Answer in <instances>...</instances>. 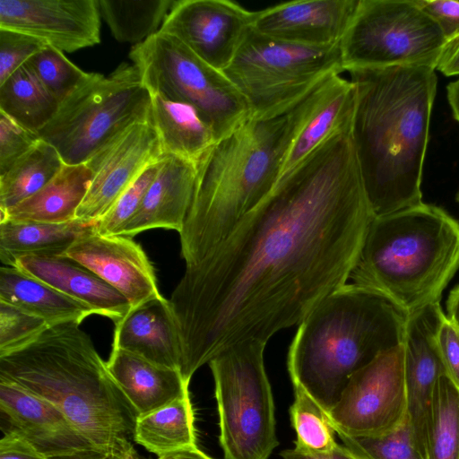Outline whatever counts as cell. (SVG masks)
Masks as SVG:
<instances>
[{
  "mask_svg": "<svg viewBox=\"0 0 459 459\" xmlns=\"http://www.w3.org/2000/svg\"><path fill=\"white\" fill-rule=\"evenodd\" d=\"M375 215L351 130L317 148L248 212L169 301L182 341L181 374L243 342L267 343L348 283Z\"/></svg>",
  "mask_w": 459,
  "mask_h": 459,
  "instance_id": "obj_1",
  "label": "cell"
},
{
  "mask_svg": "<svg viewBox=\"0 0 459 459\" xmlns=\"http://www.w3.org/2000/svg\"><path fill=\"white\" fill-rule=\"evenodd\" d=\"M436 71L428 66L348 71L356 90L351 137L375 217L423 203Z\"/></svg>",
  "mask_w": 459,
  "mask_h": 459,
  "instance_id": "obj_2",
  "label": "cell"
},
{
  "mask_svg": "<svg viewBox=\"0 0 459 459\" xmlns=\"http://www.w3.org/2000/svg\"><path fill=\"white\" fill-rule=\"evenodd\" d=\"M322 82L281 114L249 117L198 160L194 198L179 232L186 266L204 259L276 186L288 149Z\"/></svg>",
  "mask_w": 459,
  "mask_h": 459,
  "instance_id": "obj_3",
  "label": "cell"
},
{
  "mask_svg": "<svg viewBox=\"0 0 459 459\" xmlns=\"http://www.w3.org/2000/svg\"><path fill=\"white\" fill-rule=\"evenodd\" d=\"M78 322L50 325L0 356V377L55 405L100 452L133 437L136 414Z\"/></svg>",
  "mask_w": 459,
  "mask_h": 459,
  "instance_id": "obj_4",
  "label": "cell"
},
{
  "mask_svg": "<svg viewBox=\"0 0 459 459\" xmlns=\"http://www.w3.org/2000/svg\"><path fill=\"white\" fill-rule=\"evenodd\" d=\"M408 313L374 290L346 283L320 301L299 325L287 368L327 413L351 376L403 343Z\"/></svg>",
  "mask_w": 459,
  "mask_h": 459,
  "instance_id": "obj_5",
  "label": "cell"
},
{
  "mask_svg": "<svg viewBox=\"0 0 459 459\" xmlns=\"http://www.w3.org/2000/svg\"><path fill=\"white\" fill-rule=\"evenodd\" d=\"M459 269V222L421 203L374 217L351 282L386 296L408 315L440 302Z\"/></svg>",
  "mask_w": 459,
  "mask_h": 459,
  "instance_id": "obj_6",
  "label": "cell"
},
{
  "mask_svg": "<svg viewBox=\"0 0 459 459\" xmlns=\"http://www.w3.org/2000/svg\"><path fill=\"white\" fill-rule=\"evenodd\" d=\"M151 104L136 67L123 63L108 76L91 73L38 135L56 148L65 164L85 163L130 126L151 121Z\"/></svg>",
  "mask_w": 459,
  "mask_h": 459,
  "instance_id": "obj_7",
  "label": "cell"
},
{
  "mask_svg": "<svg viewBox=\"0 0 459 459\" xmlns=\"http://www.w3.org/2000/svg\"><path fill=\"white\" fill-rule=\"evenodd\" d=\"M342 72L340 44L299 45L264 36L253 29L223 70L255 118L287 111L326 78Z\"/></svg>",
  "mask_w": 459,
  "mask_h": 459,
  "instance_id": "obj_8",
  "label": "cell"
},
{
  "mask_svg": "<svg viewBox=\"0 0 459 459\" xmlns=\"http://www.w3.org/2000/svg\"><path fill=\"white\" fill-rule=\"evenodd\" d=\"M151 94L192 107L215 142L250 117L247 100L227 77L176 38L160 30L129 53Z\"/></svg>",
  "mask_w": 459,
  "mask_h": 459,
  "instance_id": "obj_9",
  "label": "cell"
},
{
  "mask_svg": "<svg viewBox=\"0 0 459 459\" xmlns=\"http://www.w3.org/2000/svg\"><path fill=\"white\" fill-rule=\"evenodd\" d=\"M265 345L239 342L208 363L224 459H269L278 446L273 397L264 362Z\"/></svg>",
  "mask_w": 459,
  "mask_h": 459,
  "instance_id": "obj_10",
  "label": "cell"
},
{
  "mask_svg": "<svg viewBox=\"0 0 459 459\" xmlns=\"http://www.w3.org/2000/svg\"><path fill=\"white\" fill-rule=\"evenodd\" d=\"M448 43L417 0H359L341 43L343 71L437 66Z\"/></svg>",
  "mask_w": 459,
  "mask_h": 459,
  "instance_id": "obj_11",
  "label": "cell"
},
{
  "mask_svg": "<svg viewBox=\"0 0 459 459\" xmlns=\"http://www.w3.org/2000/svg\"><path fill=\"white\" fill-rule=\"evenodd\" d=\"M327 414L335 431L348 436L380 435L400 426L407 417L403 343L355 372Z\"/></svg>",
  "mask_w": 459,
  "mask_h": 459,
  "instance_id": "obj_12",
  "label": "cell"
},
{
  "mask_svg": "<svg viewBox=\"0 0 459 459\" xmlns=\"http://www.w3.org/2000/svg\"><path fill=\"white\" fill-rule=\"evenodd\" d=\"M254 12L228 0L175 1L160 31L223 71L253 29Z\"/></svg>",
  "mask_w": 459,
  "mask_h": 459,
  "instance_id": "obj_13",
  "label": "cell"
},
{
  "mask_svg": "<svg viewBox=\"0 0 459 459\" xmlns=\"http://www.w3.org/2000/svg\"><path fill=\"white\" fill-rule=\"evenodd\" d=\"M162 156L151 121L130 126L85 162L92 178L75 219L96 223L135 178Z\"/></svg>",
  "mask_w": 459,
  "mask_h": 459,
  "instance_id": "obj_14",
  "label": "cell"
},
{
  "mask_svg": "<svg viewBox=\"0 0 459 459\" xmlns=\"http://www.w3.org/2000/svg\"><path fill=\"white\" fill-rule=\"evenodd\" d=\"M0 28L70 53L100 43V11L98 0H0Z\"/></svg>",
  "mask_w": 459,
  "mask_h": 459,
  "instance_id": "obj_15",
  "label": "cell"
},
{
  "mask_svg": "<svg viewBox=\"0 0 459 459\" xmlns=\"http://www.w3.org/2000/svg\"><path fill=\"white\" fill-rule=\"evenodd\" d=\"M445 315L440 302L410 314L403 341L407 419L425 457L436 385L440 376L446 374L437 342Z\"/></svg>",
  "mask_w": 459,
  "mask_h": 459,
  "instance_id": "obj_16",
  "label": "cell"
},
{
  "mask_svg": "<svg viewBox=\"0 0 459 459\" xmlns=\"http://www.w3.org/2000/svg\"><path fill=\"white\" fill-rule=\"evenodd\" d=\"M65 255L116 289L131 308L161 296L152 264L131 237L101 235L94 227L79 237Z\"/></svg>",
  "mask_w": 459,
  "mask_h": 459,
  "instance_id": "obj_17",
  "label": "cell"
},
{
  "mask_svg": "<svg viewBox=\"0 0 459 459\" xmlns=\"http://www.w3.org/2000/svg\"><path fill=\"white\" fill-rule=\"evenodd\" d=\"M0 412L4 432L18 435L50 459L98 450L55 405L3 377Z\"/></svg>",
  "mask_w": 459,
  "mask_h": 459,
  "instance_id": "obj_18",
  "label": "cell"
},
{
  "mask_svg": "<svg viewBox=\"0 0 459 459\" xmlns=\"http://www.w3.org/2000/svg\"><path fill=\"white\" fill-rule=\"evenodd\" d=\"M359 0H295L254 12L252 28L264 36L304 46L339 45Z\"/></svg>",
  "mask_w": 459,
  "mask_h": 459,
  "instance_id": "obj_19",
  "label": "cell"
},
{
  "mask_svg": "<svg viewBox=\"0 0 459 459\" xmlns=\"http://www.w3.org/2000/svg\"><path fill=\"white\" fill-rule=\"evenodd\" d=\"M114 325L112 347L181 370L182 341L169 299L162 296L150 299L131 308Z\"/></svg>",
  "mask_w": 459,
  "mask_h": 459,
  "instance_id": "obj_20",
  "label": "cell"
},
{
  "mask_svg": "<svg viewBox=\"0 0 459 459\" xmlns=\"http://www.w3.org/2000/svg\"><path fill=\"white\" fill-rule=\"evenodd\" d=\"M196 163L163 155L161 166L143 201L120 235L134 236L152 229L182 230L194 198Z\"/></svg>",
  "mask_w": 459,
  "mask_h": 459,
  "instance_id": "obj_21",
  "label": "cell"
},
{
  "mask_svg": "<svg viewBox=\"0 0 459 459\" xmlns=\"http://www.w3.org/2000/svg\"><path fill=\"white\" fill-rule=\"evenodd\" d=\"M113 322L131 309L128 300L93 272L65 255H25L14 266Z\"/></svg>",
  "mask_w": 459,
  "mask_h": 459,
  "instance_id": "obj_22",
  "label": "cell"
},
{
  "mask_svg": "<svg viewBox=\"0 0 459 459\" xmlns=\"http://www.w3.org/2000/svg\"><path fill=\"white\" fill-rule=\"evenodd\" d=\"M355 105L356 90L350 79L341 74L326 78L316 101L291 141L279 180L333 136L350 130Z\"/></svg>",
  "mask_w": 459,
  "mask_h": 459,
  "instance_id": "obj_23",
  "label": "cell"
},
{
  "mask_svg": "<svg viewBox=\"0 0 459 459\" xmlns=\"http://www.w3.org/2000/svg\"><path fill=\"white\" fill-rule=\"evenodd\" d=\"M107 367L136 416L189 394V383L179 370L156 365L119 348L112 347Z\"/></svg>",
  "mask_w": 459,
  "mask_h": 459,
  "instance_id": "obj_24",
  "label": "cell"
},
{
  "mask_svg": "<svg viewBox=\"0 0 459 459\" xmlns=\"http://www.w3.org/2000/svg\"><path fill=\"white\" fill-rule=\"evenodd\" d=\"M92 178L85 163L65 164L61 170L35 195L0 212V221L65 223L75 220Z\"/></svg>",
  "mask_w": 459,
  "mask_h": 459,
  "instance_id": "obj_25",
  "label": "cell"
},
{
  "mask_svg": "<svg viewBox=\"0 0 459 459\" xmlns=\"http://www.w3.org/2000/svg\"><path fill=\"white\" fill-rule=\"evenodd\" d=\"M0 301L12 304L44 319L49 325L82 323L95 315L85 304L75 300L16 267L0 268Z\"/></svg>",
  "mask_w": 459,
  "mask_h": 459,
  "instance_id": "obj_26",
  "label": "cell"
},
{
  "mask_svg": "<svg viewBox=\"0 0 459 459\" xmlns=\"http://www.w3.org/2000/svg\"><path fill=\"white\" fill-rule=\"evenodd\" d=\"M79 220L65 223L0 221V261L13 267L25 255H65L74 242L94 229Z\"/></svg>",
  "mask_w": 459,
  "mask_h": 459,
  "instance_id": "obj_27",
  "label": "cell"
},
{
  "mask_svg": "<svg viewBox=\"0 0 459 459\" xmlns=\"http://www.w3.org/2000/svg\"><path fill=\"white\" fill-rule=\"evenodd\" d=\"M151 123L163 155H174L195 163L215 143L211 129L190 106L151 94Z\"/></svg>",
  "mask_w": 459,
  "mask_h": 459,
  "instance_id": "obj_28",
  "label": "cell"
},
{
  "mask_svg": "<svg viewBox=\"0 0 459 459\" xmlns=\"http://www.w3.org/2000/svg\"><path fill=\"white\" fill-rule=\"evenodd\" d=\"M134 440L159 457L197 446L189 394L136 417Z\"/></svg>",
  "mask_w": 459,
  "mask_h": 459,
  "instance_id": "obj_29",
  "label": "cell"
},
{
  "mask_svg": "<svg viewBox=\"0 0 459 459\" xmlns=\"http://www.w3.org/2000/svg\"><path fill=\"white\" fill-rule=\"evenodd\" d=\"M59 106L25 65L0 84V112L34 133L54 117Z\"/></svg>",
  "mask_w": 459,
  "mask_h": 459,
  "instance_id": "obj_30",
  "label": "cell"
},
{
  "mask_svg": "<svg viewBox=\"0 0 459 459\" xmlns=\"http://www.w3.org/2000/svg\"><path fill=\"white\" fill-rule=\"evenodd\" d=\"M65 165L54 146L39 140L0 175V212H4L43 188Z\"/></svg>",
  "mask_w": 459,
  "mask_h": 459,
  "instance_id": "obj_31",
  "label": "cell"
},
{
  "mask_svg": "<svg viewBox=\"0 0 459 459\" xmlns=\"http://www.w3.org/2000/svg\"><path fill=\"white\" fill-rule=\"evenodd\" d=\"M174 0H98L100 14L119 42L142 43L157 33Z\"/></svg>",
  "mask_w": 459,
  "mask_h": 459,
  "instance_id": "obj_32",
  "label": "cell"
},
{
  "mask_svg": "<svg viewBox=\"0 0 459 459\" xmlns=\"http://www.w3.org/2000/svg\"><path fill=\"white\" fill-rule=\"evenodd\" d=\"M426 459H459V387L446 374L434 393Z\"/></svg>",
  "mask_w": 459,
  "mask_h": 459,
  "instance_id": "obj_33",
  "label": "cell"
},
{
  "mask_svg": "<svg viewBox=\"0 0 459 459\" xmlns=\"http://www.w3.org/2000/svg\"><path fill=\"white\" fill-rule=\"evenodd\" d=\"M293 388L290 414L296 433L295 448L310 453L330 451L337 442L327 412L304 390Z\"/></svg>",
  "mask_w": 459,
  "mask_h": 459,
  "instance_id": "obj_34",
  "label": "cell"
},
{
  "mask_svg": "<svg viewBox=\"0 0 459 459\" xmlns=\"http://www.w3.org/2000/svg\"><path fill=\"white\" fill-rule=\"evenodd\" d=\"M24 65L60 103L91 75V73L84 72L67 59L64 52L48 45Z\"/></svg>",
  "mask_w": 459,
  "mask_h": 459,
  "instance_id": "obj_35",
  "label": "cell"
},
{
  "mask_svg": "<svg viewBox=\"0 0 459 459\" xmlns=\"http://www.w3.org/2000/svg\"><path fill=\"white\" fill-rule=\"evenodd\" d=\"M336 435L362 459H426L415 443L407 417L400 426L380 435Z\"/></svg>",
  "mask_w": 459,
  "mask_h": 459,
  "instance_id": "obj_36",
  "label": "cell"
},
{
  "mask_svg": "<svg viewBox=\"0 0 459 459\" xmlns=\"http://www.w3.org/2000/svg\"><path fill=\"white\" fill-rule=\"evenodd\" d=\"M163 156L150 164L122 193L115 204L95 223V230L106 236L120 235L140 208L143 198L156 178Z\"/></svg>",
  "mask_w": 459,
  "mask_h": 459,
  "instance_id": "obj_37",
  "label": "cell"
},
{
  "mask_svg": "<svg viewBox=\"0 0 459 459\" xmlns=\"http://www.w3.org/2000/svg\"><path fill=\"white\" fill-rule=\"evenodd\" d=\"M49 326L44 319L0 301V356L28 344Z\"/></svg>",
  "mask_w": 459,
  "mask_h": 459,
  "instance_id": "obj_38",
  "label": "cell"
},
{
  "mask_svg": "<svg viewBox=\"0 0 459 459\" xmlns=\"http://www.w3.org/2000/svg\"><path fill=\"white\" fill-rule=\"evenodd\" d=\"M46 46L30 35L0 28V84Z\"/></svg>",
  "mask_w": 459,
  "mask_h": 459,
  "instance_id": "obj_39",
  "label": "cell"
},
{
  "mask_svg": "<svg viewBox=\"0 0 459 459\" xmlns=\"http://www.w3.org/2000/svg\"><path fill=\"white\" fill-rule=\"evenodd\" d=\"M39 140L37 133L22 127L0 112V175L7 171Z\"/></svg>",
  "mask_w": 459,
  "mask_h": 459,
  "instance_id": "obj_40",
  "label": "cell"
},
{
  "mask_svg": "<svg viewBox=\"0 0 459 459\" xmlns=\"http://www.w3.org/2000/svg\"><path fill=\"white\" fill-rule=\"evenodd\" d=\"M437 342L446 375L459 387V329L446 315L439 325Z\"/></svg>",
  "mask_w": 459,
  "mask_h": 459,
  "instance_id": "obj_41",
  "label": "cell"
},
{
  "mask_svg": "<svg viewBox=\"0 0 459 459\" xmlns=\"http://www.w3.org/2000/svg\"><path fill=\"white\" fill-rule=\"evenodd\" d=\"M417 3L437 22L448 42L459 36V1L417 0Z\"/></svg>",
  "mask_w": 459,
  "mask_h": 459,
  "instance_id": "obj_42",
  "label": "cell"
},
{
  "mask_svg": "<svg viewBox=\"0 0 459 459\" xmlns=\"http://www.w3.org/2000/svg\"><path fill=\"white\" fill-rule=\"evenodd\" d=\"M4 433L0 440V459H50L18 435Z\"/></svg>",
  "mask_w": 459,
  "mask_h": 459,
  "instance_id": "obj_43",
  "label": "cell"
},
{
  "mask_svg": "<svg viewBox=\"0 0 459 459\" xmlns=\"http://www.w3.org/2000/svg\"><path fill=\"white\" fill-rule=\"evenodd\" d=\"M281 456L282 459H362L346 446L339 444L324 453L305 452L294 447L281 451Z\"/></svg>",
  "mask_w": 459,
  "mask_h": 459,
  "instance_id": "obj_44",
  "label": "cell"
},
{
  "mask_svg": "<svg viewBox=\"0 0 459 459\" xmlns=\"http://www.w3.org/2000/svg\"><path fill=\"white\" fill-rule=\"evenodd\" d=\"M437 71L446 76H459V36L447 43Z\"/></svg>",
  "mask_w": 459,
  "mask_h": 459,
  "instance_id": "obj_45",
  "label": "cell"
},
{
  "mask_svg": "<svg viewBox=\"0 0 459 459\" xmlns=\"http://www.w3.org/2000/svg\"><path fill=\"white\" fill-rule=\"evenodd\" d=\"M446 312L447 318L459 329V284L449 293Z\"/></svg>",
  "mask_w": 459,
  "mask_h": 459,
  "instance_id": "obj_46",
  "label": "cell"
},
{
  "mask_svg": "<svg viewBox=\"0 0 459 459\" xmlns=\"http://www.w3.org/2000/svg\"><path fill=\"white\" fill-rule=\"evenodd\" d=\"M446 97L455 119L459 123V76L448 83Z\"/></svg>",
  "mask_w": 459,
  "mask_h": 459,
  "instance_id": "obj_47",
  "label": "cell"
},
{
  "mask_svg": "<svg viewBox=\"0 0 459 459\" xmlns=\"http://www.w3.org/2000/svg\"><path fill=\"white\" fill-rule=\"evenodd\" d=\"M159 459H213L200 450L197 446L172 453Z\"/></svg>",
  "mask_w": 459,
  "mask_h": 459,
  "instance_id": "obj_48",
  "label": "cell"
},
{
  "mask_svg": "<svg viewBox=\"0 0 459 459\" xmlns=\"http://www.w3.org/2000/svg\"><path fill=\"white\" fill-rule=\"evenodd\" d=\"M112 459H145L134 447L130 440H126L112 455Z\"/></svg>",
  "mask_w": 459,
  "mask_h": 459,
  "instance_id": "obj_49",
  "label": "cell"
},
{
  "mask_svg": "<svg viewBox=\"0 0 459 459\" xmlns=\"http://www.w3.org/2000/svg\"><path fill=\"white\" fill-rule=\"evenodd\" d=\"M52 459H112V455L99 450H90Z\"/></svg>",
  "mask_w": 459,
  "mask_h": 459,
  "instance_id": "obj_50",
  "label": "cell"
},
{
  "mask_svg": "<svg viewBox=\"0 0 459 459\" xmlns=\"http://www.w3.org/2000/svg\"><path fill=\"white\" fill-rule=\"evenodd\" d=\"M456 200H457V202L459 204V193L457 194Z\"/></svg>",
  "mask_w": 459,
  "mask_h": 459,
  "instance_id": "obj_51",
  "label": "cell"
}]
</instances>
